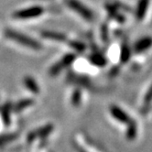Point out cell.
Instances as JSON below:
<instances>
[{
  "instance_id": "obj_15",
  "label": "cell",
  "mask_w": 152,
  "mask_h": 152,
  "mask_svg": "<svg viewBox=\"0 0 152 152\" xmlns=\"http://www.w3.org/2000/svg\"><path fill=\"white\" fill-rule=\"evenodd\" d=\"M69 45L73 50H75L76 51H78V52H83L85 50V45L83 44V42H80V41L70 40L69 41Z\"/></svg>"
},
{
  "instance_id": "obj_1",
  "label": "cell",
  "mask_w": 152,
  "mask_h": 152,
  "mask_svg": "<svg viewBox=\"0 0 152 152\" xmlns=\"http://www.w3.org/2000/svg\"><path fill=\"white\" fill-rule=\"evenodd\" d=\"M4 35L7 39H11V40L18 43V44L25 46L27 48L35 50H39L42 49V45L38 40L32 39L31 37L27 36V35H25L23 33H20L19 31H17L15 29L6 28L4 30Z\"/></svg>"
},
{
  "instance_id": "obj_13",
  "label": "cell",
  "mask_w": 152,
  "mask_h": 152,
  "mask_svg": "<svg viewBox=\"0 0 152 152\" xmlns=\"http://www.w3.org/2000/svg\"><path fill=\"white\" fill-rule=\"evenodd\" d=\"M127 126H128V128H127V132H126V137L128 139L132 140L137 136V124L134 120H132Z\"/></svg>"
},
{
  "instance_id": "obj_10",
  "label": "cell",
  "mask_w": 152,
  "mask_h": 152,
  "mask_svg": "<svg viewBox=\"0 0 152 152\" xmlns=\"http://www.w3.org/2000/svg\"><path fill=\"white\" fill-rule=\"evenodd\" d=\"M24 84L26 86V88L28 89L31 93H33L35 94H38L39 93V87L37 83V82L31 77V76H25V78L23 80Z\"/></svg>"
},
{
  "instance_id": "obj_11",
  "label": "cell",
  "mask_w": 152,
  "mask_h": 152,
  "mask_svg": "<svg viewBox=\"0 0 152 152\" xmlns=\"http://www.w3.org/2000/svg\"><path fill=\"white\" fill-rule=\"evenodd\" d=\"M33 104H34V101H33V99H31V98L22 99V100L18 101V102L14 105V110H15V112H20V111L24 110L25 108H27V107L32 105Z\"/></svg>"
},
{
  "instance_id": "obj_17",
  "label": "cell",
  "mask_w": 152,
  "mask_h": 152,
  "mask_svg": "<svg viewBox=\"0 0 152 152\" xmlns=\"http://www.w3.org/2000/svg\"><path fill=\"white\" fill-rule=\"evenodd\" d=\"M2 116L4 119V122L6 125H9L10 117H9V105H5L2 109Z\"/></svg>"
},
{
  "instance_id": "obj_7",
  "label": "cell",
  "mask_w": 152,
  "mask_h": 152,
  "mask_svg": "<svg viewBox=\"0 0 152 152\" xmlns=\"http://www.w3.org/2000/svg\"><path fill=\"white\" fill-rule=\"evenodd\" d=\"M53 129V126L52 125H47L44 127H41L38 130H35V131H32L28 137V140L32 141L34 138L39 137H45L48 134H50Z\"/></svg>"
},
{
  "instance_id": "obj_2",
  "label": "cell",
  "mask_w": 152,
  "mask_h": 152,
  "mask_svg": "<svg viewBox=\"0 0 152 152\" xmlns=\"http://www.w3.org/2000/svg\"><path fill=\"white\" fill-rule=\"evenodd\" d=\"M66 4L71 9L74 10L76 13L79 14L85 20L92 21L94 19V13L92 12V10L89 9L87 7H85L78 0H66Z\"/></svg>"
},
{
  "instance_id": "obj_5",
  "label": "cell",
  "mask_w": 152,
  "mask_h": 152,
  "mask_svg": "<svg viewBox=\"0 0 152 152\" xmlns=\"http://www.w3.org/2000/svg\"><path fill=\"white\" fill-rule=\"evenodd\" d=\"M110 112H111V115L114 116V118H115L116 120H118L121 123L128 125L133 120V119H131L127 115V114L125 111H123L120 107H118L116 105H112L110 107Z\"/></svg>"
},
{
  "instance_id": "obj_14",
  "label": "cell",
  "mask_w": 152,
  "mask_h": 152,
  "mask_svg": "<svg viewBox=\"0 0 152 152\" xmlns=\"http://www.w3.org/2000/svg\"><path fill=\"white\" fill-rule=\"evenodd\" d=\"M131 56V50H130L129 47L127 45H123L121 48V52H120V60L122 62L126 63Z\"/></svg>"
},
{
  "instance_id": "obj_9",
  "label": "cell",
  "mask_w": 152,
  "mask_h": 152,
  "mask_svg": "<svg viewBox=\"0 0 152 152\" xmlns=\"http://www.w3.org/2000/svg\"><path fill=\"white\" fill-rule=\"evenodd\" d=\"M41 36L45 39H52L59 42H65L67 41V37L62 33L60 32H55V31H43L41 33Z\"/></svg>"
},
{
  "instance_id": "obj_19",
  "label": "cell",
  "mask_w": 152,
  "mask_h": 152,
  "mask_svg": "<svg viewBox=\"0 0 152 152\" xmlns=\"http://www.w3.org/2000/svg\"><path fill=\"white\" fill-rule=\"evenodd\" d=\"M17 137L15 135H5L4 137H0V145H3L8 141H11L13 139H15Z\"/></svg>"
},
{
  "instance_id": "obj_12",
  "label": "cell",
  "mask_w": 152,
  "mask_h": 152,
  "mask_svg": "<svg viewBox=\"0 0 152 152\" xmlns=\"http://www.w3.org/2000/svg\"><path fill=\"white\" fill-rule=\"evenodd\" d=\"M90 61L96 65V66H99V67H102V66H104L106 64V59L104 55L102 54H99V53H94L90 56Z\"/></svg>"
},
{
  "instance_id": "obj_8",
  "label": "cell",
  "mask_w": 152,
  "mask_h": 152,
  "mask_svg": "<svg viewBox=\"0 0 152 152\" xmlns=\"http://www.w3.org/2000/svg\"><path fill=\"white\" fill-rule=\"evenodd\" d=\"M148 5H149V0H138L137 11H136V16L137 20H142L145 18Z\"/></svg>"
},
{
  "instance_id": "obj_4",
  "label": "cell",
  "mask_w": 152,
  "mask_h": 152,
  "mask_svg": "<svg viewBox=\"0 0 152 152\" xmlns=\"http://www.w3.org/2000/svg\"><path fill=\"white\" fill-rule=\"evenodd\" d=\"M75 58H76V56L72 53L66 54V55L63 56L58 62L54 63L50 68V71H49L50 75H51V76L58 75L64 68H66L69 66V65H71L74 61Z\"/></svg>"
},
{
  "instance_id": "obj_6",
  "label": "cell",
  "mask_w": 152,
  "mask_h": 152,
  "mask_svg": "<svg viewBox=\"0 0 152 152\" xmlns=\"http://www.w3.org/2000/svg\"><path fill=\"white\" fill-rule=\"evenodd\" d=\"M152 46V38L151 37H144L137 40L134 45V51L136 53L143 52L148 50Z\"/></svg>"
},
{
  "instance_id": "obj_3",
  "label": "cell",
  "mask_w": 152,
  "mask_h": 152,
  "mask_svg": "<svg viewBox=\"0 0 152 152\" xmlns=\"http://www.w3.org/2000/svg\"><path fill=\"white\" fill-rule=\"evenodd\" d=\"M43 13H44V8L39 6H34V7H29L18 10V11H16L13 14V17L17 19L24 20V19H30V18L39 17Z\"/></svg>"
},
{
  "instance_id": "obj_16",
  "label": "cell",
  "mask_w": 152,
  "mask_h": 152,
  "mask_svg": "<svg viewBox=\"0 0 152 152\" xmlns=\"http://www.w3.org/2000/svg\"><path fill=\"white\" fill-rule=\"evenodd\" d=\"M81 98H82V94L81 91L75 90L72 94V104L74 106H78L81 103Z\"/></svg>"
},
{
  "instance_id": "obj_18",
  "label": "cell",
  "mask_w": 152,
  "mask_h": 152,
  "mask_svg": "<svg viewBox=\"0 0 152 152\" xmlns=\"http://www.w3.org/2000/svg\"><path fill=\"white\" fill-rule=\"evenodd\" d=\"M152 101V84L150 85V87L148 90L147 94L145 95V99H144V107H148L149 103Z\"/></svg>"
}]
</instances>
